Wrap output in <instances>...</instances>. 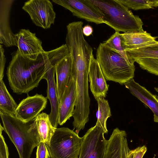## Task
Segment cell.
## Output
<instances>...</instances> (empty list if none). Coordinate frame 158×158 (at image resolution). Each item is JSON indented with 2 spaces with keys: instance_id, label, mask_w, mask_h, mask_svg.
Listing matches in <instances>:
<instances>
[{
  "instance_id": "obj_1",
  "label": "cell",
  "mask_w": 158,
  "mask_h": 158,
  "mask_svg": "<svg viewBox=\"0 0 158 158\" xmlns=\"http://www.w3.org/2000/svg\"><path fill=\"white\" fill-rule=\"evenodd\" d=\"M11 55L6 74L11 89L18 94H28L37 87L55 60L54 50L45 51L35 60L23 57L18 49Z\"/></svg>"
},
{
  "instance_id": "obj_2",
  "label": "cell",
  "mask_w": 158,
  "mask_h": 158,
  "mask_svg": "<svg viewBox=\"0 0 158 158\" xmlns=\"http://www.w3.org/2000/svg\"><path fill=\"white\" fill-rule=\"evenodd\" d=\"M0 115L4 131L16 147L19 158H30L34 148L41 142L35 118L25 122L1 111Z\"/></svg>"
},
{
  "instance_id": "obj_3",
  "label": "cell",
  "mask_w": 158,
  "mask_h": 158,
  "mask_svg": "<svg viewBox=\"0 0 158 158\" xmlns=\"http://www.w3.org/2000/svg\"><path fill=\"white\" fill-rule=\"evenodd\" d=\"M87 0L99 12L104 23L116 32L144 31L141 19L117 0Z\"/></svg>"
},
{
  "instance_id": "obj_4",
  "label": "cell",
  "mask_w": 158,
  "mask_h": 158,
  "mask_svg": "<svg viewBox=\"0 0 158 158\" xmlns=\"http://www.w3.org/2000/svg\"><path fill=\"white\" fill-rule=\"evenodd\" d=\"M96 60L106 79L124 84L134 77V64L126 61L118 52L101 43L97 48Z\"/></svg>"
},
{
  "instance_id": "obj_5",
  "label": "cell",
  "mask_w": 158,
  "mask_h": 158,
  "mask_svg": "<svg viewBox=\"0 0 158 158\" xmlns=\"http://www.w3.org/2000/svg\"><path fill=\"white\" fill-rule=\"evenodd\" d=\"M82 139L68 128H56L46 145L51 158H78Z\"/></svg>"
},
{
  "instance_id": "obj_6",
  "label": "cell",
  "mask_w": 158,
  "mask_h": 158,
  "mask_svg": "<svg viewBox=\"0 0 158 158\" xmlns=\"http://www.w3.org/2000/svg\"><path fill=\"white\" fill-rule=\"evenodd\" d=\"M102 128L96 124L82 137L79 158H104L107 140Z\"/></svg>"
},
{
  "instance_id": "obj_7",
  "label": "cell",
  "mask_w": 158,
  "mask_h": 158,
  "mask_svg": "<svg viewBox=\"0 0 158 158\" xmlns=\"http://www.w3.org/2000/svg\"><path fill=\"white\" fill-rule=\"evenodd\" d=\"M22 9L37 26L46 29L54 24L56 14L49 0H30L24 2Z\"/></svg>"
},
{
  "instance_id": "obj_8",
  "label": "cell",
  "mask_w": 158,
  "mask_h": 158,
  "mask_svg": "<svg viewBox=\"0 0 158 158\" xmlns=\"http://www.w3.org/2000/svg\"><path fill=\"white\" fill-rule=\"evenodd\" d=\"M69 10L74 16L97 24L104 23L98 10L87 0H52Z\"/></svg>"
},
{
  "instance_id": "obj_9",
  "label": "cell",
  "mask_w": 158,
  "mask_h": 158,
  "mask_svg": "<svg viewBox=\"0 0 158 158\" xmlns=\"http://www.w3.org/2000/svg\"><path fill=\"white\" fill-rule=\"evenodd\" d=\"M16 46L20 54L27 58L35 60L45 51L42 42L35 34L28 29H22L16 34Z\"/></svg>"
},
{
  "instance_id": "obj_10",
  "label": "cell",
  "mask_w": 158,
  "mask_h": 158,
  "mask_svg": "<svg viewBox=\"0 0 158 158\" xmlns=\"http://www.w3.org/2000/svg\"><path fill=\"white\" fill-rule=\"evenodd\" d=\"M47 99V97L37 94L32 96H28L18 105L15 116L25 122L34 119L46 108Z\"/></svg>"
},
{
  "instance_id": "obj_11",
  "label": "cell",
  "mask_w": 158,
  "mask_h": 158,
  "mask_svg": "<svg viewBox=\"0 0 158 158\" xmlns=\"http://www.w3.org/2000/svg\"><path fill=\"white\" fill-rule=\"evenodd\" d=\"M56 85L58 97H62L68 82L72 77V64L67 45L63 44V48L55 64Z\"/></svg>"
},
{
  "instance_id": "obj_12",
  "label": "cell",
  "mask_w": 158,
  "mask_h": 158,
  "mask_svg": "<svg viewBox=\"0 0 158 158\" xmlns=\"http://www.w3.org/2000/svg\"><path fill=\"white\" fill-rule=\"evenodd\" d=\"M127 134L118 128L114 129L107 140L104 158H133L132 150L128 147Z\"/></svg>"
},
{
  "instance_id": "obj_13",
  "label": "cell",
  "mask_w": 158,
  "mask_h": 158,
  "mask_svg": "<svg viewBox=\"0 0 158 158\" xmlns=\"http://www.w3.org/2000/svg\"><path fill=\"white\" fill-rule=\"evenodd\" d=\"M77 100L76 84L72 77L59 100L58 123L62 125L73 116Z\"/></svg>"
},
{
  "instance_id": "obj_14",
  "label": "cell",
  "mask_w": 158,
  "mask_h": 158,
  "mask_svg": "<svg viewBox=\"0 0 158 158\" xmlns=\"http://www.w3.org/2000/svg\"><path fill=\"white\" fill-rule=\"evenodd\" d=\"M14 0H0V43L6 47L16 46L15 35L10 25V16Z\"/></svg>"
},
{
  "instance_id": "obj_15",
  "label": "cell",
  "mask_w": 158,
  "mask_h": 158,
  "mask_svg": "<svg viewBox=\"0 0 158 158\" xmlns=\"http://www.w3.org/2000/svg\"><path fill=\"white\" fill-rule=\"evenodd\" d=\"M125 51L158 45V37L152 36L146 31H128L120 34Z\"/></svg>"
},
{
  "instance_id": "obj_16",
  "label": "cell",
  "mask_w": 158,
  "mask_h": 158,
  "mask_svg": "<svg viewBox=\"0 0 158 158\" xmlns=\"http://www.w3.org/2000/svg\"><path fill=\"white\" fill-rule=\"evenodd\" d=\"M89 81L91 91L96 100L99 98H105L109 87L99 64L92 56L89 68Z\"/></svg>"
},
{
  "instance_id": "obj_17",
  "label": "cell",
  "mask_w": 158,
  "mask_h": 158,
  "mask_svg": "<svg viewBox=\"0 0 158 158\" xmlns=\"http://www.w3.org/2000/svg\"><path fill=\"white\" fill-rule=\"evenodd\" d=\"M55 64L54 62L49 68L43 79L46 80L48 84L47 98L49 100L51 106V111L49 115L50 120L53 126L57 128L59 100L55 79Z\"/></svg>"
},
{
  "instance_id": "obj_18",
  "label": "cell",
  "mask_w": 158,
  "mask_h": 158,
  "mask_svg": "<svg viewBox=\"0 0 158 158\" xmlns=\"http://www.w3.org/2000/svg\"><path fill=\"white\" fill-rule=\"evenodd\" d=\"M130 93L147 106L154 114V120L158 123V96L136 82L133 78L124 84Z\"/></svg>"
},
{
  "instance_id": "obj_19",
  "label": "cell",
  "mask_w": 158,
  "mask_h": 158,
  "mask_svg": "<svg viewBox=\"0 0 158 158\" xmlns=\"http://www.w3.org/2000/svg\"><path fill=\"white\" fill-rule=\"evenodd\" d=\"M35 119L41 142L44 143L46 145L49 144L56 128L52 124L49 115L42 112L39 114Z\"/></svg>"
},
{
  "instance_id": "obj_20",
  "label": "cell",
  "mask_w": 158,
  "mask_h": 158,
  "mask_svg": "<svg viewBox=\"0 0 158 158\" xmlns=\"http://www.w3.org/2000/svg\"><path fill=\"white\" fill-rule=\"evenodd\" d=\"M17 106L3 80H0V111L14 115Z\"/></svg>"
},
{
  "instance_id": "obj_21",
  "label": "cell",
  "mask_w": 158,
  "mask_h": 158,
  "mask_svg": "<svg viewBox=\"0 0 158 158\" xmlns=\"http://www.w3.org/2000/svg\"><path fill=\"white\" fill-rule=\"evenodd\" d=\"M97 102L98 109L96 115L97 121L96 124L99 126L104 133H107L106 121L111 116L110 109L108 101L104 98H99L96 99Z\"/></svg>"
},
{
  "instance_id": "obj_22",
  "label": "cell",
  "mask_w": 158,
  "mask_h": 158,
  "mask_svg": "<svg viewBox=\"0 0 158 158\" xmlns=\"http://www.w3.org/2000/svg\"><path fill=\"white\" fill-rule=\"evenodd\" d=\"M130 61L134 63L136 60L141 58L158 59V45L125 51Z\"/></svg>"
},
{
  "instance_id": "obj_23",
  "label": "cell",
  "mask_w": 158,
  "mask_h": 158,
  "mask_svg": "<svg viewBox=\"0 0 158 158\" xmlns=\"http://www.w3.org/2000/svg\"><path fill=\"white\" fill-rule=\"evenodd\" d=\"M120 34L119 32L115 31L102 44L105 46L118 52L128 62L134 64L131 62L128 58L122 45Z\"/></svg>"
},
{
  "instance_id": "obj_24",
  "label": "cell",
  "mask_w": 158,
  "mask_h": 158,
  "mask_svg": "<svg viewBox=\"0 0 158 158\" xmlns=\"http://www.w3.org/2000/svg\"><path fill=\"white\" fill-rule=\"evenodd\" d=\"M128 8L134 10L158 7V0H117Z\"/></svg>"
},
{
  "instance_id": "obj_25",
  "label": "cell",
  "mask_w": 158,
  "mask_h": 158,
  "mask_svg": "<svg viewBox=\"0 0 158 158\" xmlns=\"http://www.w3.org/2000/svg\"><path fill=\"white\" fill-rule=\"evenodd\" d=\"M137 63L143 69L151 73L158 76V59L144 58L137 59Z\"/></svg>"
},
{
  "instance_id": "obj_26",
  "label": "cell",
  "mask_w": 158,
  "mask_h": 158,
  "mask_svg": "<svg viewBox=\"0 0 158 158\" xmlns=\"http://www.w3.org/2000/svg\"><path fill=\"white\" fill-rule=\"evenodd\" d=\"M4 128L0 124V158H8L9 152L2 134V132Z\"/></svg>"
},
{
  "instance_id": "obj_27",
  "label": "cell",
  "mask_w": 158,
  "mask_h": 158,
  "mask_svg": "<svg viewBox=\"0 0 158 158\" xmlns=\"http://www.w3.org/2000/svg\"><path fill=\"white\" fill-rule=\"evenodd\" d=\"M36 158H50L49 151L46 144L41 142L37 146Z\"/></svg>"
},
{
  "instance_id": "obj_28",
  "label": "cell",
  "mask_w": 158,
  "mask_h": 158,
  "mask_svg": "<svg viewBox=\"0 0 158 158\" xmlns=\"http://www.w3.org/2000/svg\"><path fill=\"white\" fill-rule=\"evenodd\" d=\"M4 50L3 46L0 45V80H3L4 70L6 62V59L4 54Z\"/></svg>"
},
{
  "instance_id": "obj_29",
  "label": "cell",
  "mask_w": 158,
  "mask_h": 158,
  "mask_svg": "<svg viewBox=\"0 0 158 158\" xmlns=\"http://www.w3.org/2000/svg\"><path fill=\"white\" fill-rule=\"evenodd\" d=\"M147 151L145 145L139 146L132 150L133 158H143Z\"/></svg>"
},
{
  "instance_id": "obj_30",
  "label": "cell",
  "mask_w": 158,
  "mask_h": 158,
  "mask_svg": "<svg viewBox=\"0 0 158 158\" xmlns=\"http://www.w3.org/2000/svg\"><path fill=\"white\" fill-rule=\"evenodd\" d=\"M82 32L83 35L86 36H89L91 35L93 32V28L88 25L84 26L82 28Z\"/></svg>"
},
{
  "instance_id": "obj_31",
  "label": "cell",
  "mask_w": 158,
  "mask_h": 158,
  "mask_svg": "<svg viewBox=\"0 0 158 158\" xmlns=\"http://www.w3.org/2000/svg\"><path fill=\"white\" fill-rule=\"evenodd\" d=\"M154 89L158 93V88L155 87Z\"/></svg>"
}]
</instances>
